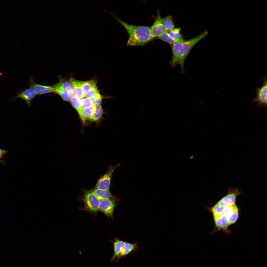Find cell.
<instances>
[{"instance_id": "26", "label": "cell", "mask_w": 267, "mask_h": 267, "mask_svg": "<svg viewBox=\"0 0 267 267\" xmlns=\"http://www.w3.org/2000/svg\"><path fill=\"white\" fill-rule=\"evenodd\" d=\"M237 209L238 208L235 203L227 205L223 207V214L226 215L227 216Z\"/></svg>"}, {"instance_id": "3", "label": "cell", "mask_w": 267, "mask_h": 267, "mask_svg": "<svg viewBox=\"0 0 267 267\" xmlns=\"http://www.w3.org/2000/svg\"><path fill=\"white\" fill-rule=\"evenodd\" d=\"M84 195L82 200L85 203L84 208L90 212L95 213L98 211L100 200L91 190H83Z\"/></svg>"}, {"instance_id": "13", "label": "cell", "mask_w": 267, "mask_h": 267, "mask_svg": "<svg viewBox=\"0 0 267 267\" xmlns=\"http://www.w3.org/2000/svg\"><path fill=\"white\" fill-rule=\"evenodd\" d=\"M125 242L118 239H116L113 242L114 246V253L112 257L110 262L114 261L122 251Z\"/></svg>"}, {"instance_id": "23", "label": "cell", "mask_w": 267, "mask_h": 267, "mask_svg": "<svg viewBox=\"0 0 267 267\" xmlns=\"http://www.w3.org/2000/svg\"><path fill=\"white\" fill-rule=\"evenodd\" d=\"M238 216V212L237 209L228 216L227 224L228 226L234 223L237 220Z\"/></svg>"}, {"instance_id": "7", "label": "cell", "mask_w": 267, "mask_h": 267, "mask_svg": "<svg viewBox=\"0 0 267 267\" xmlns=\"http://www.w3.org/2000/svg\"><path fill=\"white\" fill-rule=\"evenodd\" d=\"M242 192L238 188H235L230 186L229 188L227 194L220 200L216 204L224 207L235 203L237 197L241 194Z\"/></svg>"}, {"instance_id": "29", "label": "cell", "mask_w": 267, "mask_h": 267, "mask_svg": "<svg viewBox=\"0 0 267 267\" xmlns=\"http://www.w3.org/2000/svg\"><path fill=\"white\" fill-rule=\"evenodd\" d=\"M98 92L96 86L93 87L85 94V96L87 98H91L94 97Z\"/></svg>"}, {"instance_id": "30", "label": "cell", "mask_w": 267, "mask_h": 267, "mask_svg": "<svg viewBox=\"0 0 267 267\" xmlns=\"http://www.w3.org/2000/svg\"><path fill=\"white\" fill-rule=\"evenodd\" d=\"M81 102L83 108L88 107L92 105L91 98H83L81 100Z\"/></svg>"}, {"instance_id": "8", "label": "cell", "mask_w": 267, "mask_h": 267, "mask_svg": "<svg viewBox=\"0 0 267 267\" xmlns=\"http://www.w3.org/2000/svg\"><path fill=\"white\" fill-rule=\"evenodd\" d=\"M116 198L100 200L98 211H101L108 217L113 219V212L117 205Z\"/></svg>"}, {"instance_id": "18", "label": "cell", "mask_w": 267, "mask_h": 267, "mask_svg": "<svg viewBox=\"0 0 267 267\" xmlns=\"http://www.w3.org/2000/svg\"><path fill=\"white\" fill-rule=\"evenodd\" d=\"M70 85L68 91V95L70 99L76 96L78 80L72 78H70Z\"/></svg>"}, {"instance_id": "21", "label": "cell", "mask_w": 267, "mask_h": 267, "mask_svg": "<svg viewBox=\"0 0 267 267\" xmlns=\"http://www.w3.org/2000/svg\"><path fill=\"white\" fill-rule=\"evenodd\" d=\"M103 112V109L100 105L96 106L95 111L89 119L91 121L98 120L102 117Z\"/></svg>"}, {"instance_id": "15", "label": "cell", "mask_w": 267, "mask_h": 267, "mask_svg": "<svg viewBox=\"0 0 267 267\" xmlns=\"http://www.w3.org/2000/svg\"><path fill=\"white\" fill-rule=\"evenodd\" d=\"M91 191L96 196L99 200L115 198L111 194L109 190L94 189Z\"/></svg>"}, {"instance_id": "4", "label": "cell", "mask_w": 267, "mask_h": 267, "mask_svg": "<svg viewBox=\"0 0 267 267\" xmlns=\"http://www.w3.org/2000/svg\"><path fill=\"white\" fill-rule=\"evenodd\" d=\"M263 84L259 88H257L255 97L251 103L255 102L256 106L259 108L267 107V77L265 76L263 78Z\"/></svg>"}, {"instance_id": "31", "label": "cell", "mask_w": 267, "mask_h": 267, "mask_svg": "<svg viewBox=\"0 0 267 267\" xmlns=\"http://www.w3.org/2000/svg\"><path fill=\"white\" fill-rule=\"evenodd\" d=\"M8 152V151L6 150L0 149V160H1V159L2 157Z\"/></svg>"}, {"instance_id": "14", "label": "cell", "mask_w": 267, "mask_h": 267, "mask_svg": "<svg viewBox=\"0 0 267 267\" xmlns=\"http://www.w3.org/2000/svg\"><path fill=\"white\" fill-rule=\"evenodd\" d=\"M137 245L136 243L132 244L125 242L122 251L116 259V261H118L120 259L126 256L133 251L136 250L138 248Z\"/></svg>"}, {"instance_id": "12", "label": "cell", "mask_w": 267, "mask_h": 267, "mask_svg": "<svg viewBox=\"0 0 267 267\" xmlns=\"http://www.w3.org/2000/svg\"><path fill=\"white\" fill-rule=\"evenodd\" d=\"M96 109V106L92 105L88 107L82 108L78 113L82 120L84 121L89 119Z\"/></svg>"}, {"instance_id": "11", "label": "cell", "mask_w": 267, "mask_h": 267, "mask_svg": "<svg viewBox=\"0 0 267 267\" xmlns=\"http://www.w3.org/2000/svg\"><path fill=\"white\" fill-rule=\"evenodd\" d=\"M30 78V88L33 89L37 95L54 92L52 86H47L35 83L33 80Z\"/></svg>"}, {"instance_id": "5", "label": "cell", "mask_w": 267, "mask_h": 267, "mask_svg": "<svg viewBox=\"0 0 267 267\" xmlns=\"http://www.w3.org/2000/svg\"><path fill=\"white\" fill-rule=\"evenodd\" d=\"M70 85V78H61L59 83L52 85L54 92L59 95L64 101H69L68 91Z\"/></svg>"}, {"instance_id": "19", "label": "cell", "mask_w": 267, "mask_h": 267, "mask_svg": "<svg viewBox=\"0 0 267 267\" xmlns=\"http://www.w3.org/2000/svg\"><path fill=\"white\" fill-rule=\"evenodd\" d=\"M96 86V82L94 79L86 81H82V89L83 93L85 95L93 87Z\"/></svg>"}, {"instance_id": "25", "label": "cell", "mask_w": 267, "mask_h": 267, "mask_svg": "<svg viewBox=\"0 0 267 267\" xmlns=\"http://www.w3.org/2000/svg\"><path fill=\"white\" fill-rule=\"evenodd\" d=\"M180 28H174L168 33L170 36L173 39L179 40L183 39L180 33Z\"/></svg>"}, {"instance_id": "22", "label": "cell", "mask_w": 267, "mask_h": 267, "mask_svg": "<svg viewBox=\"0 0 267 267\" xmlns=\"http://www.w3.org/2000/svg\"><path fill=\"white\" fill-rule=\"evenodd\" d=\"M223 207L219 206L217 204L211 208L210 210L213 214L214 219L220 218L223 214Z\"/></svg>"}, {"instance_id": "1", "label": "cell", "mask_w": 267, "mask_h": 267, "mask_svg": "<svg viewBox=\"0 0 267 267\" xmlns=\"http://www.w3.org/2000/svg\"><path fill=\"white\" fill-rule=\"evenodd\" d=\"M208 34V31H205L199 36L190 40L173 44L171 47L172 59L169 62L170 66L174 67L179 65L181 68V73H185L184 64L187 56L194 45Z\"/></svg>"}, {"instance_id": "20", "label": "cell", "mask_w": 267, "mask_h": 267, "mask_svg": "<svg viewBox=\"0 0 267 267\" xmlns=\"http://www.w3.org/2000/svg\"><path fill=\"white\" fill-rule=\"evenodd\" d=\"M162 20L167 31H170L174 29L175 25L171 16L168 15L162 18Z\"/></svg>"}, {"instance_id": "32", "label": "cell", "mask_w": 267, "mask_h": 267, "mask_svg": "<svg viewBox=\"0 0 267 267\" xmlns=\"http://www.w3.org/2000/svg\"><path fill=\"white\" fill-rule=\"evenodd\" d=\"M4 161L1 160H0V163H1L2 164H4Z\"/></svg>"}, {"instance_id": "28", "label": "cell", "mask_w": 267, "mask_h": 267, "mask_svg": "<svg viewBox=\"0 0 267 267\" xmlns=\"http://www.w3.org/2000/svg\"><path fill=\"white\" fill-rule=\"evenodd\" d=\"M102 97L98 92L93 97L91 98L92 104L96 106L100 105L101 103Z\"/></svg>"}, {"instance_id": "24", "label": "cell", "mask_w": 267, "mask_h": 267, "mask_svg": "<svg viewBox=\"0 0 267 267\" xmlns=\"http://www.w3.org/2000/svg\"><path fill=\"white\" fill-rule=\"evenodd\" d=\"M70 102L71 105L78 112L82 108L81 102V100L76 96L70 99Z\"/></svg>"}, {"instance_id": "10", "label": "cell", "mask_w": 267, "mask_h": 267, "mask_svg": "<svg viewBox=\"0 0 267 267\" xmlns=\"http://www.w3.org/2000/svg\"><path fill=\"white\" fill-rule=\"evenodd\" d=\"M37 95L35 91L29 88L17 93L16 96L11 99L10 100H14L19 98H21L24 99L27 105L30 106L31 101Z\"/></svg>"}, {"instance_id": "6", "label": "cell", "mask_w": 267, "mask_h": 267, "mask_svg": "<svg viewBox=\"0 0 267 267\" xmlns=\"http://www.w3.org/2000/svg\"><path fill=\"white\" fill-rule=\"evenodd\" d=\"M120 165V164H118L116 166H110L107 172L98 181L94 189L109 190L113 172Z\"/></svg>"}, {"instance_id": "9", "label": "cell", "mask_w": 267, "mask_h": 267, "mask_svg": "<svg viewBox=\"0 0 267 267\" xmlns=\"http://www.w3.org/2000/svg\"><path fill=\"white\" fill-rule=\"evenodd\" d=\"M150 29L151 34L154 38L158 37L162 34L167 31L162 23L158 10H157V16Z\"/></svg>"}, {"instance_id": "16", "label": "cell", "mask_w": 267, "mask_h": 267, "mask_svg": "<svg viewBox=\"0 0 267 267\" xmlns=\"http://www.w3.org/2000/svg\"><path fill=\"white\" fill-rule=\"evenodd\" d=\"M216 227L218 230L226 229L228 226L227 224V217L223 214L220 218L214 219Z\"/></svg>"}, {"instance_id": "27", "label": "cell", "mask_w": 267, "mask_h": 267, "mask_svg": "<svg viewBox=\"0 0 267 267\" xmlns=\"http://www.w3.org/2000/svg\"><path fill=\"white\" fill-rule=\"evenodd\" d=\"M82 81L78 80L77 86L76 90V96L80 100L83 99L85 97V95L83 93L82 85Z\"/></svg>"}, {"instance_id": "17", "label": "cell", "mask_w": 267, "mask_h": 267, "mask_svg": "<svg viewBox=\"0 0 267 267\" xmlns=\"http://www.w3.org/2000/svg\"><path fill=\"white\" fill-rule=\"evenodd\" d=\"M158 37L160 39L173 45L176 43L183 42L185 41L183 39L179 40H175L172 38L167 32L162 34Z\"/></svg>"}, {"instance_id": "2", "label": "cell", "mask_w": 267, "mask_h": 267, "mask_svg": "<svg viewBox=\"0 0 267 267\" xmlns=\"http://www.w3.org/2000/svg\"><path fill=\"white\" fill-rule=\"evenodd\" d=\"M109 13L126 30L129 36L127 45L143 46L154 38L151 34L150 27L128 23L118 18L112 13Z\"/></svg>"}]
</instances>
